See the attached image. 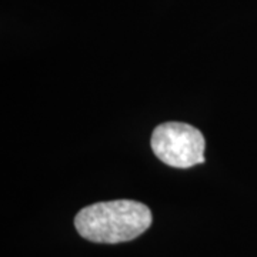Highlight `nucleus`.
<instances>
[{
	"label": "nucleus",
	"mask_w": 257,
	"mask_h": 257,
	"mask_svg": "<svg viewBox=\"0 0 257 257\" xmlns=\"http://www.w3.org/2000/svg\"><path fill=\"white\" fill-rule=\"evenodd\" d=\"M152 224V211L135 200H111L90 204L74 217L76 230L83 239L116 244L143 234Z\"/></svg>",
	"instance_id": "nucleus-1"
},
{
	"label": "nucleus",
	"mask_w": 257,
	"mask_h": 257,
	"mask_svg": "<svg viewBox=\"0 0 257 257\" xmlns=\"http://www.w3.org/2000/svg\"><path fill=\"white\" fill-rule=\"evenodd\" d=\"M150 145L157 159L170 167L189 169L204 163V138L192 124L162 123L153 130Z\"/></svg>",
	"instance_id": "nucleus-2"
}]
</instances>
